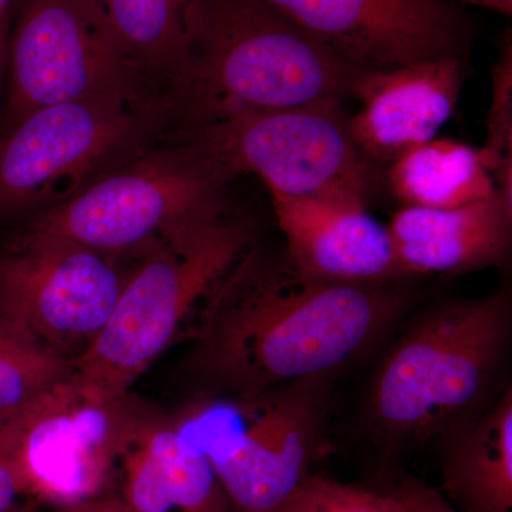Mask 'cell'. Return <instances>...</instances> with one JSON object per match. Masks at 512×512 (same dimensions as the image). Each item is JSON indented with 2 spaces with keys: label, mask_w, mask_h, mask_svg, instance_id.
Wrapping results in <instances>:
<instances>
[{
  "label": "cell",
  "mask_w": 512,
  "mask_h": 512,
  "mask_svg": "<svg viewBox=\"0 0 512 512\" xmlns=\"http://www.w3.org/2000/svg\"><path fill=\"white\" fill-rule=\"evenodd\" d=\"M55 512H134L116 494L101 495L66 507L53 508Z\"/></svg>",
  "instance_id": "cb8c5ba5"
},
{
  "label": "cell",
  "mask_w": 512,
  "mask_h": 512,
  "mask_svg": "<svg viewBox=\"0 0 512 512\" xmlns=\"http://www.w3.org/2000/svg\"><path fill=\"white\" fill-rule=\"evenodd\" d=\"M397 512H461L437 488L406 477L387 488Z\"/></svg>",
  "instance_id": "603a6c76"
},
{
  "label": "cell",
  "mask_w": 512,
  "mask_h": 512,
  "mask_svg": "<svg viewBox=\"0 0 512 512\" xmlns=\"http://www.w3.org/2000/svg\"><path fill=\"white\" fill-rule=\"evenodd\" d=\"M150 413L130 394L101 400L69 379L0 424V457L22 497L83 503L111 494L124 447Z\"/></svg>",
  "instance_id": "30bf717a"
},
{
  "label": "cell",
  "mask_w": 512,
  "mask_h": 512,
  "mask_svg": "<svg viewBox=\"0 0 512 512\" xmlns=\"http://www.w3.org/2000/svg\"><path fill=\"white\" fill-rule=\"evenodd\" d=\"M279 512H397L386 491L309 477Z\"/></svg>",
  "instance_id": "7402d4cb"
},
{
  "label": "cell",
  "mask_w": 512,
  "mask_h": 512,
  "mask_svg": "<svg viewBox=\"0 0 512 512\" xmlns=\"http://www.w3.org/2000/svg\"><path fill=\"white\" fill-rule=\"evenodd\" d=\"M12 512H35V504H20L18 508H15Z\"/></svg>",
  "instance_id": "f1b7e54d"
},
{
  "label": "cell",
  "mask_w": 512,
  "mask_h": 512,
  "mask_svg": "<svg viewBox=\"0 0 512 512\" xmlns=\"http://www.w3.org/2000/svg\"><path fill=\"white\" fill-rule=\"evenodd\" d=\"M231 181L212 158L173 131L23 225L133 262L175 232L228 212Z\"/></svg>",
  "instance_id": "52a82bcc"
},
{
  "label": "cell",
  "mask_w": 512,
  "mask_h": 512,
  "mask_svg": "<svg viewBox=\"0 0 512 512\" xmlns=\"http://www.w3.org/2000/svg\"><path fill=\"white\" fill-rule=\"evenodd\" d=\"M123 265L22 225L0 245V318L76 360L109 320L130 274Z\"/></svg>",
  "instance_id": "8fae6325"
},
{
  "label": "cell",
  "mask_w": 512,
  "mask_h": 512,
  "mask_svg": "<svg viewBox=\"0 0 512 512\" xmlns=\"http://www.w3.org/2000/svg\"><path fill=\"white\" fill-rule=\"evenodd\" d=\"M407 296L390 284L305 274L256 244L212 295L190 339L188 376L200 394L255 396L332 376L393 328Z\"/></svg>",
  "instance_id": "6da1fadb"
},
{
  "label": "cell",
  "mask_w": 512,
  "mask_h": 512,
  "mask_svg": "<svg viewBox=\"0 0 512 512\" xmlns=\"http://www.w3.org/2000/svg\"><path fill=\"white\" fill-rule=\"evenodd\" d=\"M463 82L458 57L363 73L352 93L360 103L349 116L353 140L376 167H387L437 136L453 116Z\"/></svg>",
  "instance_id": "5bb4252c"
},
{
  "label": "cell",
  "mask_w": 512,
  "mask_h": 512,
  "mask_svg": "<svg viewBox=\"0 0 512 512\" xmlns=\"http://www.w3.org/2000/svg\"><path fill=\"white\" fill-rule=\"evenodd\" d=\"M461 2L493 10V12L501 13L504 16H510L512 12V0H461Z\"/></svg>",
  "instance_id": "4316f807"
},
{
  "label": "cell",
  "mask_w": 512,
  "mask_h": 512,
  "mask_svg": "<svg viewBox=\"0 0 512 512\" xmlns=\"http://www.w3.org/2000/svg\"><path fill=\"white\" fill-rule=\"evenodd\" d=\"M10 12L0 13V120H2L3 79L6 72V53H8Z\"/></svg>",
  "instance_id": "484cf974"
},
{
  "label": "cell",
  "mask_w": 512,
  "mask_h": 512,
  "mask_svg": "<svg viewBox=\"0 0 512 512\" xmlns=\"http://www.w3.org/2000/svg\"><path fill=\"white\" fill-rule=\"evenodd\" d=\"M512 335L507 286L451 299L410 323L380 362L366 416L389 448L439 439L500 396Z\"/></svg>",
  "instance_id": "7a4b0ae2"
},
{
  "label": "cell",
  "mask_w": 512,
  "mask_h": 512,
  "mask_svg": "<svg viewBox=\"0 0 512 512\" xmlns=\"http://www.w3.org/2000/svg\"><path fill=\"white\" fill-rule=\"evenodd\" d=\"M74 360L0 318V424L72 379Z\"/></svg>",
  "instance_id": "ffe728a7"
},
{
  "label": "cell",
  "mask_w": 512,
  "mask_h": 512,
  "mask_svg": "<svg viewBox=\"0 0 512 512\" xmlns=\"http://www.w3.org/2000/svg\"><path fill=\"white\" fill-rule=\"evenodd\" d=\"M254 228L225 212L158 242L131 262L116 305L73 380L101 400H119L178 340L200 325L212 295L254 245Z\"/></svg>",
  "instance_id": "277c9868"
},
{
  "label": "cell",
  "mask_w": 512,
  "mask_h": 512,
  "mask_svg": "<svg viewBox=\"0 0 512 512\" xmlns=\"http://www.w3.org/2000/svg\"><path fill=\"white\" fill-rule=\"evenodd\" d=\"M22 498L15 476L8 463L0 457V512H12Z\"/></svg>",
  "instance_id": "d4e9b609"
},
{
  "label": "cell",
  "mask_w": 512,
  "mask_h": 512,
  "mask_svg": "<svg viewBox=\"0 0 512 512\" xmlns=\"http://www.w3.org/2000/svg\"><path fill=\"white\" fill-rule=\"evenodd\" d=\"M100 3L128 55L174 100L187 64L195 0H100Z\"/></svg>",
  "instance_id": "d6986e66"
},
{
  "label": "cell",
  "mask_w": 512,
  "mask_h": 512,
  "mask_svg": "<svg viewBox=\"0 0 512 512\" xmlns=\"http://www.w3.org/2000/svg\"><path fill=\"white\" fill-rule=\"evenodd\" d=\"M330 377L248 397L200 394L171 417L210 461L232 512H279L313 476L325 441Z\"/></svg>",
  "instance_id": "5b68a950"
},
{
  "label": "cell",
  "mask_w": 512,
  "mask_h": 512,
  "mask_svg": "<svg viewBox=\"0 0 512 512\" xmlns=\"http://www.w3.org/2000/svg\"><path fill=\"white\" fill-rule=\"evenodd\" d=\"M387 185L403 207H463L497 194L480 150L437 138L407 150L387 165Z\"/></svg>",
  "instance_id": "ac0fdd59"
},
{
  "label": "cell",
  "mask_w": 512,
  "mask_h": 512,
  "mask_svg": "<svg viewBox=\"0 0 512 512\" xmlns=\"http://www.w3.org/2000/svg\"><path fill=\"white\" fill-rule=\"evenodd\" d=\"M174 100L89 97L33 111L0 136V222L76 197L173 133Z\"/></svg>",
  "instance_id": "8992f818"
},
{
  "label": "cell",
  "mask_w": 512,
  "mask_h": 512,
  "mask_svg": "<svg viewBox=\"0 0 512 512\" xmlns=\"http://www.w3.org/2000/svg\"><path fill=\"white\" fill-rule=\"evenodd\" d=\"M232 178L256 175L271 195H357L367 200L375 164L353 140L342 101L232 114L175 130Z\"/></svg>",
  "instance_id": "9c48e42d"
},
{
  "label": "cell",
  "mask_w": 512,
  "mask_h": 512,
  "mask_svg": "<svg viewBox=\"0 0 512 512\" xmlns=\"http://www.w3.org/2000/svg\"><path fill=\"white\" fill-rule=\"evenodd\" d=\"M404 278L461 275L507 262L512 204L501 195L463 207H402L387 225Z\"/></svg>",
  "instance_id": "9a60e30c"
},
{
  "label": "cell",
  "mask_w": 512,
  "mask_h": 512,
  "mask_svg": "<svg viewBox=\"0 0 512 512\" xmlns=\"http://www.w3.org/2000/svg\"><path fill=\"white\" fill-rule=\"evenodd\" d=\"M440 493L461 512H512V389L441 434Z\"/></svg>",
  "instance_id": "e0dca14e"
},
{
  "label": "cell",
  "mask_w": 512,
  "mask_h": 512,
  "mask_svg": "<svg viewBox=\"0 0 512 512\" xmlns=\"http://www.w3.org/2000/svg\"><path fill=\"white\" fill-rule=\"evenodd\" d=\"M18 5L6 53L0 136L33 111L66 101L173 100L128 55L100 0H20Z\"/></svg>",
  "instance_id": "ba28073f"
},
{
  "label": "cell",
  "mask_w": 512,
  "mask_h": 512,
  "mask_svg": "<svg viewBox=\"0 0 512 512\" xmlns=\"http://www.w3.org/2000/svg\"><path fill=\"white\" fill-rule=\"evenodd\" d=\"M357 72L458 57L468 22L447 0H258Z\"/></svg>",
  "instance_id": "7c38bea8"
},
{
  "label": "cell",
  "mask_w": 512,
  "mask_h": 512,
  "mask_svg": "<svg viewBox=\"0 0 512 512\" xmlns=\"http://www.w3.org/2000/svg\"><path fill=\"white\" fill-rule=\"evenodd\" d=\"M285 254L305 274L350 284H393L404 276L387 225L357 195H271Z\"/></svg>",
  "instance_id": "4fadbf2b"
},
{
  "label": "cell",
  "mask_w": 512,
  "mask_h": 512,
  "mask_svg": "<svg viewBox=\"0 0 512 512\" xmlns=\"http://www.w3.org/2000/svg\"><path fill=\"white\" fill-rule=\"evenodd\" d=\"M116 484L134 512H232L207 457L171 417L154 412L124 447Z\"/></svg>",
  "instance_id": "2e32d148"
},
{
  "label": "cell",
  "mask_w": 512,
  "mask_h": 512,
  "mask_svg": "<svg viewBox=\"0 0 512 512\" xmlns=\"http://www.w3.org/2000/svg\"><path fill=\"white\" fill-rule=\"evenodd\" d=\"M362 74L258 0H195L175 130L342 101Z\"/></svg>",
  "instance_id": "3957f363"
},
{
  "label": "cell",
  "mask_w": 512,
  "mask_h": 512,
  "mask_svg": "<svg viewBox=\"0 0 512 512\" xmlns=\"http://www.w3.org/2000/svg\"><path fill=\"white\" fill-rule=\"evenodd\" d=\"M495 190L512 204V43L501 46L493 74V96L488 110L487 138L478 148Z\"/></svg>",
  "instance_id": "44dd1931"
},
{
  "label": "cell",
  "mask_w": 512,
  "mask_h": 512,
  "mask_svg": "<svg viewBox=\"0 0 512 512\" xmlns=\"http://www.w3.org/2000/svg\"><path fill=\"white\" fill-rule=\"evenodd\" d=\"M20 0H0V13L12 12V8L18 5Z\"/></svg>",
  "instance_id": "83f0119b"
}]
</instances>
